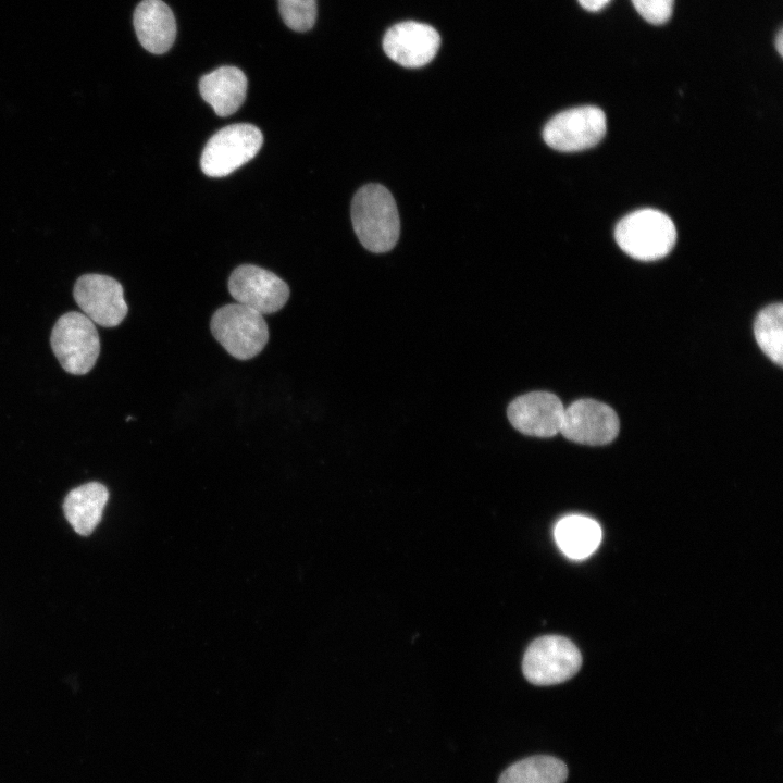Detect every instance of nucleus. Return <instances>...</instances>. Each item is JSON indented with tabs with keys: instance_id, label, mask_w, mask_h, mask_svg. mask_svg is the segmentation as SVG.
Here are the masks:
<instances>
[{
	"instance_id": "7",
	"label": "nucleus",
	"mask_w": 783,
	"mask_h": 783,
	"mask_svg": "<svg viewBox=\"0 0 783 783\" xmlns=\"http://www.w3.org/2000/svg\"><path fill=\"white\" fill-rule=\"evenodd\" d=\"M606 129L604 111L595 105H584L562 111L550 119L543 129V138L555 150L575 152L596 146Z\"/></svg>"
},
{
	"instance_id": "21",
	"label": "nucleus",
	"mask_w": 783,
	"mask_h": 783,
	"mask_svg": "<svg viewBox=\"0 0 783 783\" xmlns=\"http://www.w3.org/2000/svg\"><path fill=\"white\" fill-rule=\"evenodd\" d=\"M581 7L591 12L602 10L611 0H577Z\"/></svg>"
},
{
	"instance_id": "4",
	"label": "nucleus",
	"mask_w": 783,
	"mask_h": 783,
	"mask_svg": "<svg viewBox=\"0 0 783 783\" xmlns=\"http://www.w3.org/2000/svg\"><path fill=\"white\" fill-rule=\"evenodd\" d=\"M50 341L61 366L75 375L88 373L100 352L95 323L84 313L76 311L67 312L58 319Z\"/></svg>"
},
{
	"instance_id": "18",
	"label": "nucleus",
	"mask_w": 783,
	"mask_h": 783,
	"mask_svg": "<svg viewBox=\"0 0 783 783\" xmlns=\"http://www.w3.org/2000/svg\"><path fill=\"white\" fill-rule=\"evenodd\" d=\"M783 306L762 309L754 323V334L761 350L776 364L783 363Z\"/></svg>"
},
{
	"instance_id": "5",
	"label": "nucleus",
	"mask_w": 783,
	"mask_h": 783,
	"mask_svg": "<svg viewBox=\"0 0 783 783\" xmlns=\"http://www.w3.org/2000/svg\"><path fill=\"white\" fill-rule=\"evenodd\" d=\"M262 142V133L254 125H228L208 140L201 154V170L210 177L226 176L250 161Z\"/></svg>"
},
{
	"instance_id": "14",
	"label": "nucleus",
	"mask_w": 783,
	"mask_h": 783,
	"mask_svg": "<svg viewBox=\"0 0 783 783\" xmlns=\"http://www.w3.org/2000/svg\"><path fill=\"white\" fill-rule=\"evenodd\" d=\"M247 84L241 70L226 65L203 75L199 80V91L219 116H227L243 104Z\"/></svg>"
},
{
	"instance_id": "17",
	"label": "nucleus",
	"mask_w": 783,
	"mask_h": 783,
	"mask_svg": "<svg viewBox=\"0 0 783 783\" xmlns=\"http://www.w3.org/2000/svg\"><path fill=\"white\" fill-rule=\"evenodd\" d=\"M568 768L551 756H533L522 759L500 775L498 783H564Z\"/></svg>"
},
{
	"instance_id": "8",
	"label": "nucleus",
	"mask_w": 783,
	"mask_h": 783,
	"mask_svg": "<svg viewBox=\"0 0 783 783\" xmlns=\"http://www.w3.org/2000/svg\"><path fill=\"white\" fill-rule=\"evenodd\" d=\"M228 290L237 303L262 315L277 312L289 298V287L282 278L252 264H243L233 271Z\"/></svg>"
},
{
	"instance_id": "19",
	"label": "nucleus",
	"mask_w": 783,
	"mask_h": 783,
	"mask_svg": "<svg viewBox=\"0 0 783 783\" xmlns=\"http://www.w3.org/2000/svg\"><path fill=\"white\" fill-rule=\"evenodd\" d=\"M284 23L293 30L307 32L315 23L316 0H278Z\"/></svg>"
},
{
	"instance_id": "3",
	"label": "nucleus",
	"mask_w": 783,
	"mask_h": 783,
	"mask_svg": "<svg viewBox=\"0 0 783 783\" xmlns=\"http://www.w3.org/2000/svg\"><path fill=\"white\" fill-rule=\"evenodd\" d=\"M210 328L222 347L239 360L256 357L269 340V327L263 315L237 302L217 309L212 315Z\"/></svg>"
},
{
	"instance_id": "12",
	"label": "nucleus",
	"mask_w": 783,
	"mask_h": 783,
	"mask_svg": "<svg viewBox=\"0 0 783 783\" xmlns=\"http://www.w3.org/2000/svg\"><path fill=\"white\" fill-rule=\"evenodd\" d=\"M563 414L561 400L548 391L522 395L507 410L508 419L515 430L536 437H551L560 433Z\"/></svg>"
},
{
	"instance_id": "1",
	"label": "nucleus",
	"mask_w": 783,
	"mask_h": 783,
	"mask_svg": "<svg viewBox=\"0 0 783 783\" xmlns=\"http://www.w3.org/2000/svg\"><path fill=\"white\" fill-rule=\"evenodd\" d=\"M351 221L357 237L368 250L381 253L395 247L400 231L399 215L391 194L384 186L368 184L356 192Z\"/></svg>"
},
{
	"instance_id": "13",
	"label": "nucleus",
	"mask_w": 783,
	"mask_h": 783,
	"mask_svg": "<svg viewBox=\"0 0 783 783\" xmlns=\"http://www.w3.org/2000/svg\"><path fill=\"white\" fill-rule=\"evenodd\" d=\"M134 28L139 44L153 54L171 49L176 37V22L162 0H142L134 12Z\"/></svg>"
},
{
	"instance_id": "2",
	"label": "nucleus",
	"mask_w": 783,
	"mask_h": 783,
	"mask_svg": "<svg viewBox=\"0 0 783 783\" xmlns=\"http://www.w3.org/2000/svg\"><path fill=\"white\" fill-rule=\"evenodd\" d=\"M614 237L619 247L630 257L654 261L672 250L676 229L667 214L655 209H641L618 223Z\"/></svg>"
},
{
	"instance_id": "11",
	"label": "nucleus",
	"mask_w": 783,
	"mask_h": 783,
	"mask_svg": "<svg viewBox=\"0 0 783 783\" xmlns=\"http://www.w3.org/2000/svg\"><path fill=\"white\" fill-rule=\"evenodd\" d=\"M440 46V36L431 25L408 21L391 26L383 39L385 53L405 67L430 63Z\"/></svg>"
},
{
	"instance_id": "15",
	"label": "nucleus",
	"mask_w": 783,
	"mask_h": 783,
	"mask_svg": "<svg viewBox=\"0 0 783 783\" xmlns=\"http://www.w3.org/2000/svg\"><path fill=\"white\" fill-rule=\"evenodd\" d=\"M108 499L109 492L103 484L86 483L66 495L63 501L64 515L77 534L88 536L101 521Z\"/></svg>"
},
{
	"instance_id": "16",
	"label": "nucleus",
	"mask_w": 783,
	"mask_h": 783,
	"mask_svg": "<svg viewBox=\"0 0 783 783\" xmlns=\"http://www.w3.org/2000/svg\"><path fill=\"white\" fill-rule=\"evenodd\" d=\"M555 539L561 551L571 559L591 556L601 542L599 524L584 515H568L555 527Z\"/></svg>"
},
{
	"instance_id": "6",
	"label": "nucleus",
	"mask_w": 783,
	"mask_h": 783,
	"mask_svg": "<svg viewBox=\"0 0 783 783\" xmlns=\"http://www.w3.org/2000/svg\"><path fill=\"white\" fill-rule=\"evenodd\" d=\"M582 657L568 638L547 635L531 643L523 657V673L535 685H552L572 678L580 669Z\"/></svg>"
},
{
	"instance_id": "22",
	"label": "nucleus",
	"mask_w": 783,
	"mask_h": 783,
	"mask_svg": "<svg viewBox=\"0 0 783 783\" xmlns=\"http://www.w3.org/2000/svg\"><path fill=\"white\" fill-rule=\"evenodd\" d=\"M775 48L780 55L783 54V32L782 29L778 33L775 38Z\"/></svg>"
},
{
	"instance_id": "20",
	"label": "nucleus",
	"mask_w": 783,
	"mask_h": 783,
	"mask_svg": "<svg viewBox=\"0 0 783 783\" xmlns=\"http://www.w3.org/2000/svg\"><path fill=\"white\" fill-rule=\"evenodd\" d=\"M635 10L648 23L661 25L669 21L674 0H631Z\"/></svg>"
},
{
	"instance_id": "9",
	"label": "nucleus",
	"mask_w": 783,
	"mask_h": 783,
	"mask_svg": "<svg viewBox=\"0 0 783 783\" xmlns=\"http://www.w3.org/2000/svg\"><path fill=\"white\" fill-rule=\"evenodd\" d=\"M73 296L84 314L103 327L119 325L128 311L122 285L107 275H82L74 285Z\"/></svg>"
},
{
	"instance_id": "10",
	"label": "nucleus",
	"mask_w": 783,
	"mask_h": 783,
	"mask_svg": "<svg viewBox=\"0 0 783 783\" xmlns=\"http://www.w3.org/2000/svg\"><path fill=\"white\" fill-rule=\"evenodd\" d=\"M616 412L594 399H580L564 408L560 433L569 440L585 445H605L619 433Z\"/></svg>"
}]
</instances>
